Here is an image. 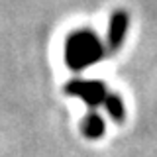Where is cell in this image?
Segmentation results:
<instances>
[{"label":"cell","instance_id":"6da1fadb","mask_svg":"<svg viewBox=\"0 0 157 157\" xmlns=\"http://www.w3.org/2000/svg\"><path fill=\"white\" fill-rule=\"evenodd\" d=\"M102 47L98 43V39L92 36L88 29L75 33L69 37L67 41V65L71 69H82L88 67L100 59Z\"/></svg>","mask_w":157,"mask_h":157},{"label":"cell","instance_id":"7a4b0ae2","mask_svg":"<svg viewBox=\"0 0 157 157\" xmlns=\"http://www.w3.org/2000/svg\"><path fill=\"white\" fill-rule=\"evenodd\" d=\"M65 92L69 96H77L81 100L86 102L88 108L94 110L96 106L104 104L108 92H106V86L98 81H81V78H73L65 85Z\"/></svg>","mask_w":157,"mask_h":157},{"label":"cell","instance_id":"3957f363","mask_svg":"<svg viewBox=\"0 0 157 157\" xmlns=\"http://www.w3.org/2000/svg\"><path fill=\"white\" fill-rule=\"evenodd\" d=\"M128 29V14L126 12H114V16L110 18V26H108V49L116 51L122 45L126 37Z\"/></svg>","mask_w":157,"mask_h":157},{"label":"cell","instance_id":"277c9868","mask_svg":"<svg viewBox=\"0 0 157 157\" xmlns=\"http://www.w3.org/2000/svg\"><path fill=\"white\" fill-rule=\"evenodd\" d=\"M81 130H82V134H85L86 137H90V140H98V137L104 134V120L92 110L90 114L82 120Z\"/></svg>","mask_w":157,"mask_h":157},{"label":"cell","instance_id":"5b68a950","mask_svg":"<svg viewBox=\"0 0 157 157\" xmlns=\"http://www.w3.org/2000/svg\"><path fill=\"white\" fill-rule=\"evenodd\" d=\"M104 106H106V110H108V114H110V118H114L116 122H122V120H124L126 110H124V104H122L120 96L110 94V92H108V96H106V100H104Z\"/></svg>","mask_w":157,"mask_h":157}]
</instances>
